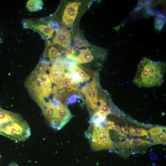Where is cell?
<instances>
[{
  "label": "cell",
  "mask_w": 166,
  "mask_h": 166,
  "mask_svg": "<svg viewBox=\"0 0 166 166\" xmlns=\"http://www.w3.org/2000/svg\"><path fill=\"white\" fill-rule=\"evenodd\" d=\"M47 44V53H45L49 62H54L60 60L61 53L57 48L52 45L50 42L48 41Z\"/></svg>",
  "instance_id": "5bb4252c"
},
{
  "label": "cell",
  "mask_w": 166,
  "mask_h": 166,
  "mask_svg": "<svg viewBox=\"0 0 166 166\" xmlns=\"http://www.w3.org/2000/svg\"><path fill=\"white\" fill-rule=\"evenodd\" d=\"M56 30L53 44L58 45L63 49L67 48L70 45L71 40L70 31L65 27L62 26Z\"/></svg>",
  "instance_id": "ba28073f"
},
{
  "label": "cell",
  "mask_w": 166,
  "mask_h": 166,
  "mask_svg": "<svg viewBox=\"0 0 166 166\" xmlns=\"http://www.w3.org/2000/svg\"><path fill=\"white\" fill-rule=\"evenodd\" d=\"M98 73L95 75L92 81L87 83L81 89L84 95L88 107L93 113L100 110L98 93Z\"/></svg>",
  "instance_id": "277c9868"
},
{
  "label": "cell",
  "mask_w": 166,
  "mask_h": 166,
  "mask_svg": "<svg viewBox=\"0 0 166 166\" xmlns=\"http://www.w3.org/2000/svg\"><path fill=\"white\" fill-rule=\"evenodd\" d=\"M81 4L80 2L76 1L69 2L66 5L62 17V23L64 27L73 26Z\"/></svg>",
  "instance_id": "52a82bcc"
},
{
  "label": "cell",
  "mask_w": 166,
  "mask_h": 166,
  "mask_svg": "<svg viewBox=\"0 0 166 166\" xmlns=\"http://www.w3.org/2000/svg\"><path fill=\"white\" fill-rule=\"evenodd\" d=\"M48 63L44 60L39 63L29 76L25 85L31 96L38 105L48 99L53 92L52 82L47 73Z\"/></svg>",
  "instance_id": "6da1fadb"
},
{
  "label": "cell",
  "mask_w": 166,
  "mask_h": 166,
  "mask_svg": "<svg viewBox=\"0 0 166 166\" xmlns=\"http://www.w3.org/2000/svg\"><path fill=\"white\" fill-rule=\"evenodd\" d=\"M85 135L89 140L91 148L95 151L112 150L113 143L108 128L90 123Z\"/></svg>",
  "instance_id": "3957f363"
},
{
  "label": "cell",
  "mask_w": 166,
  "mask_h": 166,
  "mask_svg": "<svg viewBox=\"0 0 166 166\" xmlns=\"http://www.w3.org/2000/svg\"><path fill=\"white\" fill-rule=\"evenodd\" d=\"M21 117L18 114L0 108V135H2L6 127L10 121Z\"/></svg>",
  "instance_id": "4fadbf2b"
},
{
  "label": "cell",
  "mask_w": 166,
  "mask_h": 166,
  "mask_svg": "<svg viewBox=\"0 0 166 166\" xmlns=\"http://www.w3.org/2000/svg\"><path fill=\"white\" fill-rule=\"evenodd\" d=\"M29 26L30 28L41 33L43 37L46 39L51 38L54 30L59 28L57 24L53 22H51L50 23L47 24L30 22Z\"/></svg>",
  "instance_id": "30bf717a"
},
{
  "label": "cell",
  "mask_w": 166,
  "mask_h": 166,
  "mask_svg": "<svg viewBox=\"0 0 166 166\" xmlns=\"http://www.w3.org/2000/svg\"><path fill=\"white\" fill-rule=\"evenodd\" d=\"M8 166H19L15 162H12L10 163Z\"/></svg>",
  "instance_id": "d6986e66"
},
{
  "label": "cell",
  "mask_w": 166,
  "mask_h": 166,
  "mask_svg": "<svg viewBox=\"0 0 166 166\" xmlns=\"http://www.w3.org/2000/svg\"><path fill=\"white\" fill-rule=\"evenodd\" d=\"M128 132L131 136L145 137L146 139L149 138L147 131L142 128L130 127L128 128Z\"/></svg>",
  "instance_id": "9a60e30c"
},
{
  "label": "cell",
  "mask_w": 166,
  "mask_h": 166,
  "mask_svg": "<svg viewBox=\"0 0 166 166\" xmlns=\"http://www.w3.org/2000/svg\"><path fill=\"white\" fill-rule=\"evenodd\" d=\"M43 2L40 0H30L26 3V7L31 12L36 11L42 9Z\"/></svg>",
  "instance_id": "2e32d148"
},
{
  "label": "cell",
  "mask_w": 166,
  "mask_h": 166,
  "mask_svg": "<svg viewBox=\"0 0 166 166\" xmlns=\"http://www.w3.org/2000/svg\"><path fill=\"white\" fill-rule=\"evenodd\" d=\"M71 64L74 69L77 72L84 82L90 79V76L82 68L73 62H71Z\"/></svg>",
  "instance_id": "e0dca14e"
},
{
  "label": "cell",
  "mask_w": 166,
  "mask_h": 166,
  "mask_svg": "<svg viewBox=\"0 0 166 166\" xmlns=\"http://www.w3.org/2000/svg\"><path fill=\"white\" fill-rule=\"evenodd\" d=\"M68 62L66 60L61 59L53 62L51 65L48 66V74L51 82L59 85L66 70Z\"/></svg>",
  "instance_id": "5b68a950"
},
{
  "label": "cell",
  "mask_w": 166,
  "mask_h": 166,
  "mask_svg": "<svg viewBox=\"0 0 166 166\" xmlns=\"http://www.w3.org/2000/svg\"><path fill=\"white\" fill-rule=\"evenodd\" d=\"M77 86L69 74L65 73L59 85L56 86L57 94L59 93H64L65 90L68 93L75 92L77 91Z\"/></svg>",
  "instance_id": "8fae6325"
},
{
  "label": "cell",
  "mask_w": 166,
  "mask_h": 166,
  "mask_svg": "<svg viewBox=\"0 0 166 166\" xmlns=\"http://www.w3.org/2000/svg\"><path fill=\"white\" fill-rule=\"evenodd\" d=\"M0 157H1V156L0 155Z\"/></svg>",
  "instance_id": "ffe728a7"
},
{
  "label": "cell",
  "mask_w": 166,
  "mask_h": 166,
  "mask_svg": "<svg viewBox=\"0 0 166 166\" xmlns=\"http://www.w3.org/2000/svg\"><path fill=\"white\" fill-rule=\"evenodd\" d=\"M79 97L78 95L76 94H74L69 97L67 101V104H72L75 102L77 99Z\"/></svg>",
  "instance_id": "ac0fdd59"
},
{
  "label": "cell",
  "mask_w": 166,
  "mask_h": 166,
  "mask_svg": "<svg viewBox=\"0 0 166 166\" xmlns=\"http://www.w3.org/2000/svg\"><path fill=\"white\" fill-rule=\"evenodd\" d=\"M147 132L151 140L152 145L166 144V128L164 126H156L151 128Z\"/></svg>",
  "instance_id": "9c48e42d"
},
{
  "label": "cell",
  "mask_w": 166,
  "mask_h": 166,
  "mask_svg": "<svg viewBox=\"0 0 166 166\" xmlns=\"http://www.w3.org/2000/svg\"><path fill=\"white\" fill-rule=\"evenodd\" d=\"M165 69L164 62L155 61L146 57H144L138 65L133 82L141 87L160 86L164 81Z\"/></svg>",
  "instance_id": "7a4b0ae2"
},
{
  "label": "cell",
  "mask_w": 166,
  "mask_h": 166,
  "mask_svg": "<svg viewBox=\"0 0 166 166\" xmlns=\"http://www.w3.org/2000/svg\"><path fill=\"white\" fill-rule=\"evenodd\" d=\"M79 49L78 55L73 56L70 59L73 62L80 64L90 62L93 60L94 56L91 51L87 46Z\"/></svg>",
  "instance_id": "7c38bea8"
},
{
  "label": "cell",
  "mask_w": 166,
  "mask_h": 166,
  "mask_svg": "<svg viewBox=\"0 0 166 166\" xmlns=\"http://www.w3.org/2000/svg\"><path fill=\"white\" fill-rule=\"evenodd\" d=\"M122 148V151L124 152L130 150V154L143 152L145 148L152 145L151 141H147L142 139H132L129 140L121 142L119 144Z\"/></svg>",
  "instance_id": "8992f818"
}]
</instances>
